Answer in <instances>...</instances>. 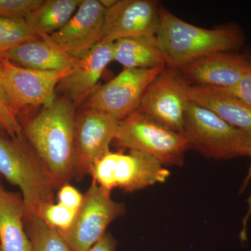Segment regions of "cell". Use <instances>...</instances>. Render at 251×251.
Masks as SVG:
<instances>
[{
  "mask_svg": "<svg viewBox=\"0 0 251 251\" xmlns=\"http://www.w3.org/2000/svg\"><path fill=\"white\" fill-rule=\"evenodd\" d=\"M218 89L234 96L251 108V69L242 77L237 85L230 88Z\"/></svg>",
  "mask_w": 251,
  "mask_h": 251,
  "instance_id": "4316f807",
  "label": "cell"
},
{
  "mask_svg": "<svg viewBox=\"0 0 251 251\" xmlns=\"http://www.w3.org/2000/svg\"><path fill=\"white\" fill-rule=\"evenodd\" d=\"M247 57H248V59H249V61H250V62H251V52H250V53H249V54H247Z\"/></svg>",
  "mask_w": 251,
  "mask_h": 251,
  "instance_id": "f546056e",
  "label": "cell"
},
{
  "mask_svg": "<svg viewBox=\"0 0 251 251\" xmlns=\"http://www.w3.org/2000/svg\"><path fill=\"white\" fill-rule=\"evenodd\" d=\"M71 70H34L0 59V84L18 115L27 107H44L52 103L57 97V85Z\"/></svg>",
  "mask_w": 251,
  "mask_h": 251,
  "instance_id": "9c48e42d",
  "label": "cell"
},
{
  "mask_svg": "<svg viewBox=\"0 0 251 251\" xmlns=\"http://www.w3.org/2000/svg\"><path fill=\"white\" fill-rule=\"evenodd\" d=\"M156 37L166 67L174 71L208 54L234 52L244 43L242 31L237 27L209 29L198 27L162 6Z\"/></svg>",
  "mask_w": 251,
  "mask_h": 251,
  "instance_id": "7a4b0ae2",
  "label": "cell"
},
{
  "mask_svg": "<svg viewBox=\"0 0 251 251\" xmlns=\"http://www.w3.org/2000/svg\"><path fill=\"white\" fill-rule=\"evenodd\" d=\"M188 100L214 112L225 122L251 138V108L234 96L214 87L188 85L184 82Z\"/></svg>",
  "mask_w": 251,
  "mask_h": 251,
  "instance_id": "2e32d148",
  "label": "cell"
},
{
  "mask_svg": "<svg viewBox=\"0 0 251 251\" xmlns=\"http://www.w3.org/2000/svg\"><path fill=\"white\" fill-rule=\"evenodd\" d=\"M0 186H1V183H0Z\"/></svg>",
  "mask_w": 251,
  "mask_h": 251,
  "instance_id": "4dcf8cb0",
  "label": "cell"
},
{
  "mask_svg": "<svg viewBox=\"0 0 251 251\" xmlns=\"http://www.w3.org/2000/svg\"><path fill=\"white\" fill-rule=\"evenodd\" d=\"M251 69V62L247 55L219 52L188 63L176 72L188 85L230 88Z\"/></svg>",
  "mask_w": 251,
  "mask_h": 251,
  "instance_id": "5bb4252c",
  "label": "cell"
},
{
  "mask_svg": "<svg viewBox=\"0 0 251 251\" xmlns=\"http://www.w3.org/2000/svg\"><path fill=\"white\" fill-rule=\"evenodd\" d=\"M22 196L0 186V251H31Z\"/></svg>",
  "mask_w": 251,
  "mask_h": 251,
  "instance_id": "ac0fdd59",
  "label": "cell"
},
{
  "mask_svg": "<svg viewBox=\"0 0 251 251\" xmlns=\"http://www.w3.org/2000/svg\"><path fill=\"white\" fill-rule=\"evenodd\" d=\"M188 103L184 81L176 71L166 67L147 88L138 109L151 120L183 133Z\"/></svg>",
  "mask_w": 251,
  "mask_h": 251,
  "instance_id": "8fae6325",
  "label": "cell"
},
{
  "mask_svg": "<svg viewBox=\"0 0 251 251\" xmlns=\"http://www.w3.org/2000/svg\"><path fill=\"white\" fill-rule=\"evenodd\" d=\"M191 149L215 160L249 156L251 138L204 107L190 101L184 131Z\"/></svg>",
  "mask_w": 251,
  "mask_h": 251,
  "instance_id": "277c9868",
  "label": "cell"
},
{
  "mask_svg": "<svg viewBox=\"0 0 251 251\" xmlns=\"http://www.w3.org/2000/svg\"><path fill=\"white\" fill-rule=\"evenodd\" d=\"M57 199L59 204L77 211L83 202L84 196L72 185L66 184L59 188Z\"/></svg>",
  "mask_w": 251,
  "mask_h": 251,
  "instance_id": "484cf974",
  "label": "cell"
},
{
  "mask_svg": "<svg viewBox=\"0 0 251 251\" xmlns=\"http://www.w3.org/2000/svg\"><path fill=\"white\" fill-rule=\"evenodd\" d=\"M161 6L154 0H116L105 10L100 42L156 35Z\"/></svg>",
  "mask_w": 251,
  "mask_h": 251,
  "instance_id": "4fadbf2b",
  "label": "cell"
},
{
  "mask_svg": "<svg viewBox=\"0 0 251 251\" xmlns=\"http://www.w3.org/2000/svg\"><path fill=\"white\" fill-rule=\"evenodd\" d=\"M113 44L99 42L60 81L56 92L69 99L77 108L83 105L97 90L104 71L113 61Z\"/></svg>",
  "mask_w": 251,
  "mask_h": 251,
  "instance_id": "9a60e30c",
  "label": "cell"
},
{
  "mask_svg": "<svg viewBox=\"0 0 251 251\" xmlns=\"http://www.w3.org/2000/svg\"><path fill=\"white\" fill-rule=\"evenodd\" d=\"M166 67L124 69L106 84L97 87L82 105L121 122L139 108L145 91Z\"/></svg>",
  "mask_w": 251,
  "mask_h": 251,
  "instance_id": "52a82bcc",
  "label": "cell"
},
{
  "mask_svg": "<svg viewBox=\"0 0 251 251\" xmlns=\"http://www.w3.org/2000/svg\"><path fill=\"white\" fill-rule=\"evenodd\" d=\"M77 107L57 97L22 125L23 136L42 162L54 187L69 184L74 176V127Z\"/></svg>",
  "mask_w": 251,
  "mask_h": 251,
  "instance_id": "6da1fadb",
  "label": "cell"
},
{
  "mask_svg": "<svg viewBox=\"0 0 251 251\" xmlns=\"http://www.w3.org/2000/svg\"><path fill=\"white\" fill-rule=\"evenodd\" d=\"M25 223L31 251H73L62 234L46 224L40 216H34Z\"/></svg>",
  "mask_w": 251,
  "mask_h": 251,
  "instance_id": "44dd1931",
  "label": "cell"
},
{
  "mask_svg": "<svg viewBox=\"0 0 251 251\" xmlns=\"http://www.w3.org/2000/svg\"><path fill=\"white\" fill-rule=\"evenodd\" d=\"M0 130L13 140H23V127L0 84Z\"/></svg>",
  "mask_w": 251,
  "mask_h": 251,
  "instance_id": "cb8c5ba5",
  "label": "cell"
},
{
  "mask_svg": "<svg viewBox=\"0 0 251 251\" xmlns=\"http://www.w3.org/2000/svg\"><path fill=\"white\" fill-rule=\"evenodd\" d=\"M113 61L124 69H155L166 67L156 35L135 36L115 41Z\"/></svg>",
  "mask_w": 251,
  "mask_h": 251,
  "instance_id": "d6986e66",
  "label": "cell"
},
{
  "mask_svg": "<svg viewBox=\"0 0 251 251\" xmlns=\"http://www.w3.org/2000/svg\"><path fill=\"white\" fill-rule=\"evenodd\" d=\"M44 0H0V17L25 20Z\"/></svg>",
  "mask_w": 251,
  "mask_h": 251,
  "instance_id": "d4e9b609",
  "label": "cell"
},
{
  "mask_svg": "<svg viewBox=\"0 0 251 251\" xmlns=\"http://www.w3.org/2000/svg\"><path fill=\"white\" fill-rule=\"evenodd\" d=\"M119 122L103 112L82 108L76 114L74 127V176L82 179L90 175L99 158L110 151Z\"/></svg>",
  "mask_w": 251,
  "mask_h": 251,
  "instance_id": "30bf717a",
  "label": "cell"
},
{
  "mask_svg": "<svg viewBox=\"0 0 251 251\" xmlns=\"http://www.w3.org/2000/svg\"><path fill=\"white\" fill-rule=\"evenodd\" d=\"M81 2L82 0H44L25 18L26 23L39 37L50 35L70 21Z\"/></svg>",
  "mask_w": 251,
  "mask_h": 251,
  "instance_id": "ffe728a7",
  "label": "cell"
},
{
  "mask_svg": "<svg viewBox=\"0 0 251 251\" xmlns=\"http://www.w3.org/2000/svg\"><path fill=\"white\" fill-rule=\"evenodd\" d=\"M39 38L28 26L25 20L0 17V54Z\"/></svg>",
  "mask_w": 251,
  "mask_h": 251,
  "instance_id": "7402d4cb",
  "label": "cell"
},
{
  "mask_svg": "<svg viewBox=\"0 0 251 251\" xmlns=\"http://www.w3.org/2000/svg\"><path fill=\"white\" fill-rule=\"evenodd\" d=\"M77 212L58 202H52L42 206L39 216L52 228L64 232L71 227Z\"/></svg>",
  "mask_w": 251,
  "mask_h": 251,
  "instance_id": "603a6c76",
  "label": "cell"
},
{
  "mask_svg": "<svg viewBox=\"0 0 251 251\" xmlns=\"http://www.w3.org/2000/svg\"><path fill=\"white\" fill-rule=\"evenodd\" d=\"M0 175L21 190L25 221L39 216L42 206L54 202L53 182L25 138L13 140L0 133Z\"/></svg>",
  "mask_w": 251,
  "mask_h": 251,
  "instance_id": "3957f363",
  "label": "cell"
},
{
  "mask_svg": "<svg viewBox=\"0 0 251 251\" xmlns=\"http://www.w3.org/2000/svg\"><path fill=\"white\" fill-rule=\"evenodd\" d=\"M90 175L92 181L109 193L115 188L132 193L166 182L171 173L161 162L147 153L110 150L96 162Z\"/></svg>",
  "mask_w": 251,
  "mask_h": 251,
  "instance_id": "8992f818",
  "label": "cell"
},
{
  "mask_svg": "<svg viewBox=\"0 0 251 251\" xmlns=\"http://www.w3.org/2000/svg\"><path fill=\"white\" fill-rule=\"evenodd\" d=\"M114 143L117 146L147 153L165 166H179L191 149L183 133L167 128L139 109L119 122Z\"/></svg>",
  "mask_w": 251,
  "mask_h": 251,
  "instance_id": "5b68a950",
  "label": "cell"
},
{
  "mask_svg": "<svg viewBox=\"0 0 251 251\" xmlns=\"http://www.w3.org/2000/svg\"><path fill=\"white\" fill-rule=\"evenodd\" d=\"M249 156L251 157V164L250 167H249V171H248V173L247 176H246L245 179H244V181H243V184L242 186L240 188V192L242 193L244 190L246 189L251 185V148L250 150V153H249ZM251 191L250 193V196H249V198H248V211L247 214L244 216V219H243L242 221V232H241V237H242V239H244L247 236V225L248 221H249V218L251 217Z\"/></svg>",
  "mask_w": 251,
  "mask_h": 251,
  "instance_id": "83f0119b",
  "label": "cell"
},
{
  "mask_svg": "<svg viewBox=\"0 0 251 251\" xmlns=\"http://www.w3.org/2000/svg\"><path fill=\"white\" fill-rule=\"evenodd\" d=\"M117 242L110 233H105L98 242L86 251H116Z\"/></svg>",
  "mask_w": 251,
  "mask_h": 251,
  "instance_id": "f1b7e54d",
  "label": "cell"
},
{
  "mask_svg": "<svg viewBox=\"0 0 251 251\" xmlns=\"http://www.w3.org/2000/svg\"><path fill=\"white\" fill-rule=\"evenodd\" d=\"M125 211L122 203L92 181L71 227L59 232L73 251H86L98 242L109 225Z\"/></svg>",
  "mask_w": 251,
  "mask_h": 251,
  "instance_id": "ba28073f",
  "label": "cell"
},
{
  "mask_svg": "<svg viewBox=\"0 0 251 251\" xmlns=\"http://www.w3.org/2000/svg\"><path fill=\"white\" fill-rule=\"evenodd\" d=\"M105 10L100 0H82L76 12L64 27L41 39L63 53L82 59L101 39Z\"/></svg>",
  "mask_w": 251,
  "mask_h": 251,
  "instance_id": "7c38bea8",
  "label": "cell"
},
{
  "mask_svg": "<svg viewBox=\"0 0 251 251\" xmlns=\"http://www.w3.org/2000/svg\"><path fill=\"white\" fill-rule=\"evenodd\" d=\"M0 59L20 67L44 72L69 70L80 60L63 53L41 38L27 41L0 54Z\"/></svg>",
  "mask_w": 251,
  "mask_h": 251,
  "instance_id": "e0dca14e",
  "label": "cell"
}]
</instances>
